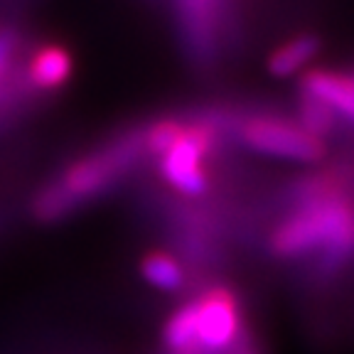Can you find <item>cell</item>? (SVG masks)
Instances as JSON below:
<instances>
[{"label": "cell", "instance_id": "cell-6", "mask_svg": "<svg viewBox=\"0 0 354 354\" xmlns=\"http://www.w3.org/2000/svg\"><path fill=\"white\" fill-rule=\"evenodd\" d=\"M175 6L192 57H197L199 62L212 59L216 52V35H219L224 3L221 0H175Z\"/></svg>", "mask_w": 354, "mask_h": 354}, {"label": "cell", "instance_id": "cell-14", "mask_svg": "<svg viewBox=\"0 0 354 354\" xmlns=\"http://www.w3.org/2000/svg\"><path fill=\"white\" fill-rule=\"evenodd\" d=\"M15 50H17V32L15 30H10V28L0 30V84H3V79H6L8 72H10Z\"/></svg>", "mask_w": 354, "mask_h": 354}, {"label": "cell", "instance_id": "cell-11", "mask_svg": "<svg viewBox=\"0 0 354 354\" xmlns=\"http://www.w3.org/2000/svg\"><path fill=\"white\" fill-rule=\"evenodd\" d=\"M140 273L153 288H160L167 293H175L185 286V268L175 256L165 251H153L140 263Z\"/></svg>", "mask_w": 354, "mask_h": 354}, {"label": "cell", "instance_id": "cell-4", "mask_svg": "<svg viewBox=\"0 0 354 354\" xmlns=\"http://www.w3.org/2000/svg\"><path fill=\"white\" fill-rule=\"evenodd\" d=\"M239 140L249 150L278 160L315 162L325 155V143L300 123L273 116H249L239 123Z\"/></svg>", "mask_w": 354, "mask_h": 354}, {"label": "cell", "instance_id": "cell-7", "mask_svg": "<svg viewBox=\"0 0 354 354\" xmlns=\"http://www.w3.org/2000/svg\"><path fill=\"white\" fill-rule=\"evenodd\" d=\"M300 94L332 111L335 118L354 123V77L330 69H313L300 82Z\"/></svg>", "mask_w": 354, "mask_h": 354}, {"label": "cell", "instance_id": "cell-12", "mask_svg": "<svg viewBox=\"0 0 354 354\" xmlns=\"http://www.w3.org/2000/svg\"><path fill=\"white\" fill-rule=\"evenodd\" d=\"M183 121H175V118H162V121H155L153 126H148L140 133V140H143V153L153 155V158H160L167 148L177 140V136L183 133Z\"/></svg>", "mask_w": 354, "mask_h": 354}, {"label": "cell", "instance_id": "cell-15", "mask_svg": "<svg viewBox=\"0 0 354 354\" xmlns=\"http://www.w3.org/2000/svg\"><path fill=\"white\" fill-rule=\"evenodd\" d=\"M232 354H254V352H251V347H249V344H241V347H236Z\"/></svg>", "mask_w": 354, "mask_h": 354}, {"label": "cell", "instance_id": "cell-3", "mask_svg": "<svg viewBox=\"0 0 354 354\" xmlns=\"http://www.w3.org/2000/svg\"><path fill=\"white\" fill-rule=\"evenodd\" d=\"M216 140V128L209 121L185 123L177 140L158 158L160 175L175 192L199 197L209 187L207 175V155Z\"/></svg>", "mask_w": 354, "mask_h": 354}, {"label": "cell", "instance_id": "cell-13", "mask_svg": "<svg viewBox=\"0 0 354 354\" xmlns=\"http://www.w3.org/2000/svg\"><path fill=\"white\" fill-rule=\"evenodd\" d=\"M300 126L322 140L327 133H332V128H335V116H332V111L325 109L322 104L303 96V99H300Z\"/></svg>", "mask_w": 354, "mask_h": 354}, {"label": "cell", "instance_id": "cell-1", "mask_svg": "<svg viewBox=\"0 0 354 354\" xmlns=\"http://www.w3.org/2000/svg\"><path fill=\"white\" fill-rule=\"evenodd\" d=\"M273 254L283 259L320 256L337 268L354 256V202L330 180H313L298 189V205L271 236Z\"/></svg>", "mask_w": 354, "mask_h": 354}, {"label": "cell", "instance_id": "cell-9", "mask_svg": "<svg viewBox=\"0 0 354 354\" xmlns=\"http://www.w3.org/2000/svg\"><path fill=\"white\" fill-rule=\"evenodd\" d=\"M317 52H320V37H315V35H298V37L281 44L276 52H271V57H268V72L278 79L295 77V74L303 72L305 66L315 59Z\"/></svg>", "mask_w": 354, "mask_h": 354}, {"label": "cell", "instance_id": "cell-10", "mask_svg": "<svg viewBox=\"0 0 354 354\" xmlns=\"http://www.w3.org/2000/svg\"><path fill=\"white\" fill-rule=\"evenodd\" d=\"M165 347L172 354H194V339H197V310H194V298L183 303L172 313V317L165 322L162 332Z\"/></svg>", "mask_w": 354, "mask_h": 354}, {"label": "cell", "instance_id": "cell-5", "mask_svg": "<svg viewBox=\"0 0 354 354\" xmlns=\"http://www.w3.org/2000/svg\"><path fill=\"white\" fill-rule=\"evenodd\" d=\"M194 310H197L194 354H232L243 344L241 308L229 288H212L197 295Z\"/></svg>", "mask_w": 354, "mask_h": 354}, {"label": "cell", "instance_id": "cell-2", "mask_svg": "<svg viewBox=\"0 0 354 354\" xmlns=\"http://www.w3.org/2000/svg\"><path fill=\"white\" fill-rule=\"evenodd\" d=\"M143 155L140 133H128L121 138L96 148L66 167L55 183L44 185L35 197L32 209L37 219L55 221L74 212L86 199L106 192L109 187L131 172V167Z\"/></svg>", "mask_w": 354, "mask_h": 354}, {"label": "cell", "instance_id": "cell-8", "mask_svg": "<svg viewBox=\"0 0 354 354\" xmlns=\"http://www.w3.org/2000/svg\"><path fill=\"white\" fill-rule=\"evenodd\" d=\"M72 72V55L59 44H47V47H42V50H37L30 57L28 82L30 86L39 88V91H55V88L64 86L69 82Z\"/></svg>", "mask_w": 354, "mask_h": 354}]
</instances>
